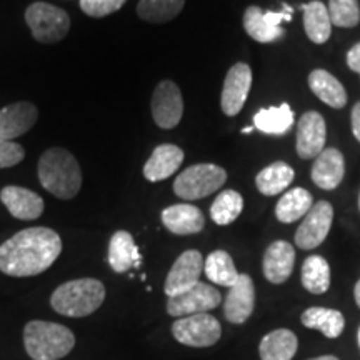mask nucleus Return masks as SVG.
I'll return each instance as SVG.
<instances>
[{
	"label": "nucleus",
	"mask_w": 360,
	"mask_h": 360,
	"mask_svg": "<svg viewBox=\"0 0 360 360\" xmlns=\"http://www.w3.org/2000/svg\"><path fill=\"white\" fill-rule=\"evenodd\" d=\"M62 252L60 236L47 227L17 232L0 245V272L11 277H34L52 267Z\"/></svg>",
	"instance_id": "obj_1"
},
{
	"label": "nucleus",
	"mask_w": 360,
	"mask_h": 360,
	"mask_svg": "<svg viewBox=\"0 0 360 360\" xmlns=\"http://www.w3.org/2000/svg\"><path fill=\"white\" fill-rule=\"evenodd\" d=\"M37 174L42 187L57 199H74L82 187V170L77 159L62 147H52L40 155Z\"/></svg>",
	"instance_id": "obj_2"
},
{
	"label": "nucleus",
	"mask_w": 360,
	"mask_h": 360,
	"mask_svg": "<svg viewBox=\"0 0 360 360\" xmlns=\"http://www.w3.org/2000/svg\"><path fill=\"white\" fill-rule=\"evenodd\" d=\"M105 300V287L97 278H77L57 287L51 297V305L57 314L65 317H87Z\"/></svg>",
	"instance_id": "obj_3"
},
{
	"label": "nucleus",
	"mask_w": 360,
	"mask_h": 360,
	"mask_svg": "<svg viewBox=\"0 0 360 360\" xmlns=\"http://www.w3.org/2000/svg\"><path fill=\"white\" fill-rule=\"evenodd\" d=\"M24 344L32 360H58L72 352L75 335L60 323L32 321L24 328Z\"/></svg>",
	"instance_id": "obj_4"
},
{
	"label": "nucleus",
	"mask_w": 360,
	"mask_h": 360,
	"mask_svg": "<svg viewBox=\"0 0 360 360\" xmlns=\"http://www.w3.org/2000/svg\"><path fill=\"white\" fill-rule=\"evenodd\" d=\"M225 180H227V172L219 165H191L175 179L174 192L184 200H199L217 192L225 184Z\"/></svg>",
	"instance_id": "obj_5"
},
{
	"label": "nucleus",
	"mask_w": 360,
	"mask_h": 360,
	"mask_svg": "<svg viewBox=\"0 0 360 360\" xmlns=\"http://www.w3.org/2000/svg\"><path fill=\"white\" fill-rule=\"evenodd\" d=\"M25 22L40 44H56L67 37L70 29L69 13L52 4L35 2L27 7Z\"/></svg>",
	"instance_id": "obj_6"
},
{
	"label": "nucleus",
	"mask_w": 360,
	"mask_h": 360,
	"mask_svg": "<svg viewBox=\"0 0 360 360\" xmlns=\"http://www.w3.org/2000/svg\"><path fill=\"white\" fill-rule=\"evenodd\" d=\"M172 335L187 347H210L222 335V326L212 315L193 314L174 322Z\"/></svg>",
	"instance_id": "obj_7"
},
{
	"label": "nucleus",
	"mask_w": 360,
	"mask_h": 360,
	"mask_svg": "<svg viewBox=\"0 0 360 360\" xmlns=\"http://www.w3.org/2000/svg\"><path fill=\"white\" fill-rule=\"evenodd\" d=\"M292 19V8L283 4V11L281 12H264L257 6H252L244 13V29L250 39L257 40L260 44L276 42L283 35L282 22H289Z\"/></svg>",
	"instance_id": "obj_8"
},
{
	"label": "nucleus",
	"mask_w": 360,
	"mask_h": 360,
	"mask_svg": "<svg viewBox=\"0 0 360 360\" xmlns=\"http://www.w3.org/2000/svg\"><path fill=\"white\" fill-rule=\"evenodd\" d=\"M222 295L209 283L199 282L182 294L169 297L167 314L172 317H187L193 314H207L209 310L219 307Z\"/></svg>",
	"instance_id": "obj_9"
},
{
	"label": "nucleus",
	"mask_w": 360,
	"mask_h": 360,
	"mask_svg": "<svg viewBox=\"0 0 360 360\" xmlns=\"http://www.w3.org/2000/svg\"><path fill=\"white\" fill-rule=\"evenodd\" d=\"M332 220H334V207L327 200H321L312 205L304 222L299 225L295 232V244L299 249L312 250L326 240L330 232Z\"/></svg>",
	"instance_id": "obj_10"
},
{
	"label": "nucleus",
	"mask_w": 360,
	"mask_h": 360,
	"mask_svg": "<svg viewBox=\"0 0 360 360\" xmlns=\"http://www.w3.org/2000/svg\"><path fill=\"white\" fill-rule=\"evenodd\" d=\"M184 115V98L179 85L164 80L157 85L152 96V117L160 129L177 127Z\"/></svg>",
	"instance_id": "obj_11"
},
{
	"label": "nucleus",
	"mask_w": 360,
	"mask_h": 360,
	"mask_svg": "<svg viewBox=\"0 0 360 360\" xmlns=\"http://www.w3.org/2000/svg\"><path fill=\"white\" fill-rule=\"evenodd\" d=\"M252 87V69L244 62H238L227 72L224 80L220 105L225 115L233 117L244 109Z\"/></svg>",
	"instance_id": "obj_12"
},
{
	"label": "nucleus",
	"mask_w": 360,
	"mask_h": 360,
	"mask_svg": "<svg viewBox=\"0 0 360 360\" xmlns=\"http://www.w3.org/2000/svg\"><path fill=\"white\" fill-rule=\"evenodd\" d=\"M202 270H204V259L199 250H186L180 254L165 278V294L167 297H175L188 290L200 282Z\"/></svg>",
	"instance_id": "obj_13"
},
{
	"label": "nucleus",
	"mask_w": 360,
	"mask_h": 360,
	"mask_svg": "<svg viewBox=\"0 0 360 360\" xmlns=\"http://www.w3.org/2000/svg\"><path fill=\"white\" fill-rule=\"evenodd\" d=\"M326 120L319 112H305L297 124V154L300 159H314L326 148Z\"/></svg>",
	"instance_id": "obj_14"
},
{
	"label": "nucleus",
	"mask_w": 360,
	"mask_h": 360,
	"mask_svg": "<svg viewBox=\"0 0 360 360\" xmlns=\"http://www.w3.org/2000/svg\"><path fill=\"white\" fill-rule=\"evenodd\" d=\"M255 287L250 276L240 274L237 282L229 287L227 299L224 304V315L231 323H244L254 312Z\"/></svg>",
	"instance_id": "obj_15"
},
{
	"label": "nucleus",
	"mask_w": 360,
	"mask_h": 360,
	"mask_svg": "<svg viewBox=\"0 0 360 360\" xmlns=\"http://www.w3.org/2000/svg\"><path fill=\"white\" fill-rule=\"evenodd\" d=\"M39 119V110L30 102H15L0 110V141H13L29 132Z\"/></svg>",
	"instance_id": "obj_16"
},
{
	"label": "nucleus",
	"mask_w": 360,
	"mask_h": 360,
	"mask_svg": "<svg viewBox=\"0 0 360 360\" xmlns=\"http://www.w3.org/2000/svg\"><path fill=\"white\" fill-rule=\"evenodd\" d=\"M0 200L7 207L12 217L19 220H35L44 212L42 197L24 187H4L0 192Z\"/></svg>",
	"instance_id": "obj_17"
},
{
	"label": "nucleus",
	"mask_w": 360,
	"mask_h": 360,
	"mask_svg": "<svg viewBox=\"0 0 360 360\" xmlns=\"http://www.w3.org/2000/svg\"><path fill=\"white\" fill-rule=\"evenodd\" d=\"M344 174V155L337 148H323L321 155L315 157L312 165V180L317 187L323 188V191H334L340 186Z\"/></svg>",
	"instance_id": "obj_18"
},
{
	"label": "nucleus",
	"mask_w": 360,
	"mask_h": 360,
	"mask_svg": "<svg viewBox=\"0 0 360 360\" xmlns=\"http://www.w3.org/2000/svg\"><path fill=\"white\" fill-rule=\"evenodd\" d=\"M162 224L175 236H192L204 231L205 219L199 207L191 204H175L164 209Z\"/></svg>",
	"instance_id": "obj_19"
},
{
	"label": "nucleus",
	"mask_w": 360,
	"mask_h": 360,
	"mask_svg": "<svg viewBox=\"0 0 360 360\" xmlns=\"http://www.w3.org/2000/svg\"><path fill=\"white\" fill-rule=\"evenodd\" d=\"M295 265L294 247L285 240H276L264 254V276L272 283H283Z\"/></svg>",
	"instance_id": "obj_20"
},
{
	"label": "nucleus",
	"mask_w": 360,
	"mask_h": 360,
	"mask_svg": "<svg viewBox=\"0 0 360 360\" xmlns=\"http://www.w3.org/2000/svg\"><path fill=\"white\" fill-rule=\"evenodd\" d=\"M184 162V150L174 143H162L155 147L150 159L143 165V177L148 182H160L177 172Z\"/></svg>",
	"instance_id": "obj_21"
},
{
	"label": "nucleus",
	"mask_w": 360,
	"mask_h": 360,
	"mask_svg": "<svg viewBox=\"0 0 360 360\" xmlns=\"http://www.w3.org/2000/svg\"><path fill=\"white\" fill-rule=\"evenodd\" d=\"M141 250L135 245L132 233L119 231L110 238L109 265L117 274H124L132 267H141Z\"/></svg>",
	"instance_id": "obj_22"
},
{
	"label": "nucleus",
	"mask_w": 360,
	"mask_h": 360,
	"mask_svg": "<svg viewBox=\"0 0 360 360\" xmlns=\"http://www.w3.org/2000/svg\"><path fill=\"white\" fill-rule=\"evenodd\" d=\"M309 87L328 107L342 109L347 103V92H345L344 85L330 72L322 69L310 72Z\"/></svg>",
	"instance_id": "obj_23"
},
{
	"label": "nucleus",
	"mask_w": 360,
	"mask_h": 360,
	"mask_svg": "<svg viewBox=\"0 0 360 360\" xmlns=\"http://www.w3.org/2000/svg\"><path fill=\"white\" fill-rule=\"evenodd\" d=\"M299 347V340L289 328H277L260 340L259 354L262 360H292Z\"/></svg>",
	"instance_id": "obj_24"
},
{
	"label": "nucleus",
	"mask_w": 360,
	"mask_h": 360,
	"mask_svg": "<svg viewBox=\"0 0 360 360\" xmlns=\"http://www.w3.org/2000/svg\"><path fill=\"white\" fill-rule=\"evenodd\" d=\"M300 321L307 328L322 332L327 339H337L344 332L345 319L342 312L326 307H310L305 310Z\"/></svg>",
	"instance_id": "obj_25"
},
{
	"label": "nucleus",
	"mask_w": 360,
	"mask_h": 360,
	"mask_svg": "<svg viewBox=\"0 0 360 360\" xmlns=\"http://www.w3.org/2000/svg\"><path fill=\"white\" fill-rule=\"evenodd\" d=\"M295 172L285 162H274L269 167L260 170L255 177V186L264 195L272 197L285 191L294 182Z\"/></svg>",
	"instance_id": "obj_26"
},
{
	"label": "nucleus",
	"mask_w": 360,
	"mask_h": 360,
	"mask_svg": "<svg viewBox=\"0 0 360 360\" xmlns=\"http://www.w3.org/2000/svg\"><path fill=\"white\" fill-rule=\"evenodd\" d=\"M314 200L312 193L305 188H292L287 193H283L281 200L276 205V217L283 224H292L295 220L302 219L312 209Z\"/></svg>",
	"instance_id": "obj_27"
},
{
	"label": "nucleus",
	"mask_w": 360,
	"mask_h": 360,
	"mask_svg": "<svg viewBox=\"0 0 360 360\" xmlns=\"http://www.w3.org/2000/svg\"><path fill=\"white\" fill-rule=\"evenodd\" d=\"M302 12L304 29L307 37L314 44H326L330 39L332 32V22L327 7L322 2H319V0H314V2L307 4V6H302Z\"/></svg>",
	"instance_id": "obj_28"
},
{
	"label": "nucleus",
	"mask_w": 360,
	"mask_h": 360,
	"mask_svg": "<svg viewBox=\"0 0 360 360\" xmlns=\"http://www.w3.org/2000/svg\"><path fill=\"white\" fill-rule=\"evenodd\" d=\"M255 129L262 134L269 135H282L287 134L294 125V112H292L289 103H281L277 107H269V109H260L254 115Z\"/></svg>",
	"instance_id": "obj_29"
},
{
	"label": "nucleus",
	"mask_w": 360,
	"mask_h": 360,
	"mask_svg": "<svg viewBox=\"0 0 360 360\" xmlns=\"http://www.w3.org/2000/svg\"><path fill=\"white\" fill-rule=\"evenodd\" d=\"M204 272L210 282L222 287H232L240 274L237 272L236 264L225 250H215L204 262Z\"/></svg>",
	"instance_id": "obj_30"
},
{
	"label": "nucleus",
	"mask_w": 360,
	"mask_h": 360,
	"mask_svg": "<svg viewBox=\"0 0 360 360\" xmlns=\"http://www.w3.org/2000/svg\"><path fill=\"white\" fill-rule=\"evenodd\" d=\"M302 285L312 294H326L330 287V267L321 255H310L302 265Z\"/></svg>",
	"instance_id": "obj_31"
},
{
	"label": "nucleus",
	"mask_w": 360,
	"mask_h": 360,
	"mask_svg": "<svg viewBox=\"0 0 360 360\" xmlns=\"http://www.w3.org/2000/svg\"><path fill=\"white\" fill-rule=\"evenodd\" d=\"M186 0H141L137 13L142 20L152 24H164L175 19L182 12Z\"/></svg>",
	"instance_id": "obj_32"
},
{
	"label": "nucleus",
	"mask_w": 360,
	"mask_h": 360,
	"mask_svg": "<svg viewBox=\"0 0 360 360\" xmlns=\"http://www.w3.org/2000/svg\"><path fill=\"white\" fill-rule=\"evenodd\" d=\"M244 199L236 191H224L210 207V217L217 225H229L242 214Z\"/></svg>",
	"instance_id": "obj_33"
},
{
	"label": "nucleus",
	"mask_w": 360,
	"mask_h": 360,
	"mask_svg": "<svg viewBox=\"0 0 360 360\" xmlns=\"http://www.w3.org/2000/svg\"><path fill=\"white\" fill-rule=\"evenodd\" d=\"M328 15L335 27L350 29L360 22V8L357 0H328Z\"/></svg>",
	"instance_id": "obj_34"
},
{
	"label": "nucleus",
	"mask_w": 360,
	"mask_h": 360,
	"mask_svg": "<svg viewBox=\"0 0 360 360\" xmlns=\"http://www.w3.org/2000/svg\"><path fill=\"white\" fill-rule=\"evenodd\" d=\"M127 0H80V8L89 17H105L124 7Z\"/></svg>",
	"instance_id": "obj_35"
},
{
	"label": "nucleus",
	"mask_w": 360,
	"mask_h": 360,
	"mask_svg": "<svg viewBox=\"0 0 360 360\" xmlns=\"http://www.w3.org/2000/svg\"><path fill=\"white\" fill-rule=\"evenodd\" d=\"M25 152L19 143L12 141H0V169H8L24 160Z\"/></svg>",
	"instance_id": "obj_36"
},
{
	"label": "nucleus",
	"mask_w": 360,
	"mask_h": 360,
	"mask_svg": "<svg viewBox=\"0 0 360 360\" xmlns=\"http://www.w3.org/2000/svg\"><path fill=\"white\" fill-rule=\"evenodd\" d=\"M347 65L350 70L360 74V42L355 44L354 47L347 52Z\"/></svg>",
	"instance_id": "obj_37"
},
{
	"label": "nucleus",
	"mask_w": 360,
	"mask_h": 360,
	"mask_svg": "<svg viewBox=\"0 0 360 360\" xmlns=\"http://www.w3.org/2000/svg\"><path fill=\"white\" fill-rule=\"evenodd\" d=\"M350 119H352V132H354V137L357 139L360 142V102H357L354 105L352 109V115H350Z\"/></svg>",
	"instance_id": "obj_38"
},
{
	"label": "nucleus",
	"mask_w": 360,
	"mask_h": 360,
	"mask_svg": "<svg viewBox=\"0 0 360 360\" xmlns=\"http://www.w3.org/2000/svg\"><path fill=\"white\" fill-rule=\"evenodd\" d=\"M354 297H355V302H357L359 309H360V281L355 283V289H354Z\"/></svg>",
	"instance_id": "obj_39"
},
{
	"label": "nucleus",
	"mask_w": 360,
	"mask_h": 360,
	"mask_svg": "<svg viewBox=\"0 0 360 360\" xmlns=\"http://www.w3.org/2000/svg\"><path fill=\"white\" fill-rule=\"evenodd\" d=\"M310 360H339L335 357V355H322V357H315V359H310Z\"/></svg>",
	"instance_id": "obj_40"
},
{
	"label": "nucleus",
	"mask_w": 360,
	"mask_h": 360,
	"mask_svg": "<svg viewBox=\"0 0 360 360\" xmlns=\"http://www.w3.org/2000/svg\"><path fill=\"white\" fill-rule=\"evenodd\" d=\"M252 130H254V127H245V129H242V134H250Z\"/></svg>",
	"instance_id": "obj_41"
},
{
	"label": "nucleus",
	"mask_w": 360,
	"mask_h": 360,
	"mask_svg": "<svg viewBox=\"0 0 360 360\" xmlns=\"http://www.w3.org/2000/svg\"><path fill=\"white\" fill-rule=\"evenodd\" d=\"M359 345H360V328H359Z\"/></svg>",
	"instance_id": "obj_42"
},
{
	"label": "nucleus",
	"mask_w": 360,
	"mask_h": 360,
	"mask_svg": "<svg viewBox=\"0 0 360 360\" xmlns=\"http://www.w3.org/2000/svg\"><path fill=\"white\" fill-rule=\"evenodd\" d=\"M359 209H360V195H359Z\"/></svg>",
	"instance_id": "obj_43"
}]
</instances>
